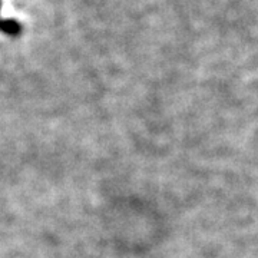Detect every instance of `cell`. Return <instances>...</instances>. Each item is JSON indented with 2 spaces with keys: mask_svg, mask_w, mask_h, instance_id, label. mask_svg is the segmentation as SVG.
<instances>
[{
  "mask_svg": "<svg viewBox=\"0 0 258 258\" xmlns=\"http://www.w3.org/2000/svg\"><path fill=\"white\" fill-rule=\"evenodd\" d=\"M0 30L5 32L6 35H10V36H18L22 28L16 20H2L0 22Z\"/></svg>",
  "mask_w": 258,
  "mask_h": 258,
  "instance_id": "1",
  "label": "cell"
},
{
  "mask_svg": "<svg viewBox=\"0 0 258 258\" xmlns=\"http://www.w3.org/2000/svg\"><path fill=\"white\" fill-rule=\"evenodd\" d=\"M0 22H2V20H0Z\"/></svg>",
  "mask_w": 258,
  "mask_h": 258,
  "instance_id": "2",
  "label": "cell"
}]
</instances>
